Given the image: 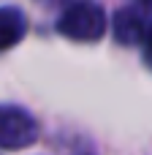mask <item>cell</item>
<instances>
[{"instance_id": "obj_4", "label": "cell", "mask_w": 152, "mask_h": 155, "mask_svg": "<svg viewBox=\"0 0 152 155\" xmlns=\"http://www.w3.org/2000/svg\"><path fill=\"white\" fill-rule=\"evenodd\" d=\"M27 33V19L19 8H0V52L11 49L14 44L22 41V35Z\"/></svg>"}, {"instance_id": "obj_2", "label": "cell", "mask_w": 152, "mask_h": 155, "mask_svg": "<svg viewBox=\"0 0 152 155\" xmlns=\"http://www.w3.org/2000/svg\"><path fill=\"white\" fill-rule=\"evenodd\" d=\"M38 139L35 120L19 106H0V150H22Z\"/></svg>"}, {"instance_id": "obj_5", "label": "cell", "mask_w": 152, "mask_h": 155, "mask_svg": "<svg viewBox=\"0 0 152 155\" xmlns=\"http://www.w3.org/2000/svg\"><path fill=\"white\" fill-rule=\"evenodd\" d=\"M144 46H147V52H144V57H147V63L152 65V25L147 27V33H144Z\"/></svg>"}, {"instance_id": "obj_1", "label": "cell", "mask_w": 152, "mask_h": 155, "mask_svg": "<svg viewBox=\"0 0 152 155\" xmlns=\"http://www.w3.org/2000/svg\"><path fill=\"white\" fill-rule=\"evenodd\" d=\"M106 14L101 5L95 3H76L71 5L60 22H57V30L60 35L71 38V41H98L106 35Z\"/></svg>"}, {"instance_id": "obj_3", "label": "cell", "mask_w": 152, "mask_h": 155, "mask_svg": "<svg viewBox=\"0 0 152 155\" xmlns=\"http://www.w3.org/2000/svg\"><path fill=\"white\" fill-rule=\"evenodd\" d=\"M112 33L120 44L131 46V44H141L144 41V33H147V25H144V16L133 8H122L114 14L112 19Z\"/></svg>"}, {"instance_id": "obj_6", "label": "cell", "mask_w": 152, "mask_h": 155, "mask_svg": "<svg viewBox=\"0 0 152 155\" xmlns=\"http://www.w3.org/2000/svg\"><path fill=\"white\" fill-rule=\"evenodd\" d=\"M141 3H144V5H147V8H152V0H141Z\"/></svg>"}]
</instances>
